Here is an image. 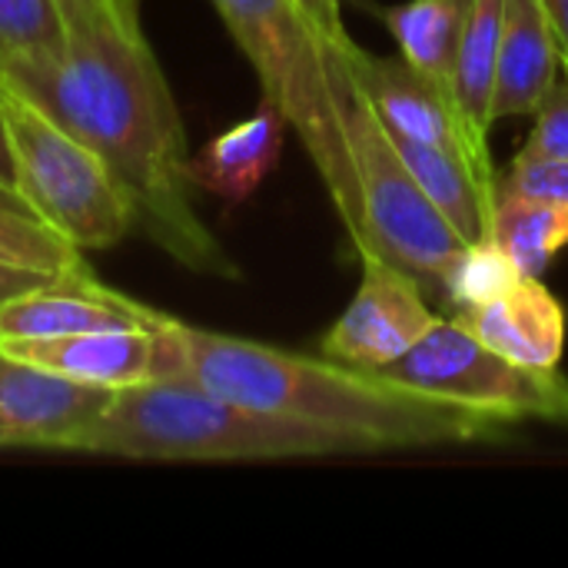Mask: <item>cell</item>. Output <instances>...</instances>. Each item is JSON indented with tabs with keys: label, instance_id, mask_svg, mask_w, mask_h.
<instances>
[{
	"label": "cell",
	"instance_id": "cell-1",
	"mask_svg": "<svg viewBox=\"0 0 568 568\" xmlns=\"http://www.w3.org/2000/svg\"><path fill=\"white\" fill-rule=\"evenodd\" d=\"M0 83L103 163L136 230L173 263L196 276H243L193 206L183 116L140 20L77 30L60 53L10 60L0 67Z\"/></svg>",
	"mask_w": 568,
	"mask_h": 568
},
{
	"label": "cell",
	"instance_id": "cell-2",
	"mask_svg": "<svg viewBox=\"0 0 568 568\" xmlns=\"http://www.w3.org/2000/svg\"><path fill=\"white\" fill-rule=\"evenodd\" d=\"M186 376L203 389L250 409L306 419L353 433L389 449L506 443L519 423L476 413L416 389H403L379 373L313 359L266 343L223 336L160 316L156 376Z\"/></svg>",
	"mask_w": 568,
	"mask_h": 568
},
{
	"label": "cell",
	"instance_id": "cell-3",
	"mask_svg": "<svg viewBox=\"0 0 568 568\" xmlns=\"http://www.w3.org/2000/svg\"><path fill=\"white\" fill-rule=\"evenodd\" d=\"M73 453L150 463H276L373 456L376 443L223 399L186 376L123 386L77 436Z\"/></svg>",
	"mask_w": 568,
	"mask_h": 568
},
{
	"label": "cell",
	"instance_id": "cell-4",
	"mask_svg": "<svg viewBox=\"0 0 568 568\" xmlns=\"http://www.w3.org/2000/svg\"><path fill=\"white\" fill-rule=\"evenodd\" d=\"M226 30L253 63L270 100L303 140L346 233L363 236L359 186L349 160L346 53L333 47L296 0H213Z\"/></svg>",
	"mask_w": 568,
	"mask_h": 568
},
{
	"label": "cell",
	"instance_id": "cell-5",
	"mask_svg": "<svg viewBox=\"0 0 568 568\" xmlns=\"http://www.w3.org/2000/svg\"><path fill=\"white\" fill-rule=\"evenodd\" d=\"M346 136L363 220V236L353 250H369L389 260L393 266L406 270L426 290V296L443 300V280L469 243L423 193L393 136L356 90H349Z\"/></svg>",
	"mask_w": 568,
	"mask_h": 568
},
{
	"label": "cell",
	"instance_id": "cell-6",
	"mask_svg": "<svg viewBox=\"0 0 568 568\" xmlns=\"http://www.w3.org/2000/svg\"><path fill=\"white\" fill-rule=\"evenodd\" d=\"M20 200L63 240L106 250L136 230L133 210L103 163L43 110L0 83Z\"/></svg>",
	"mask_w": 568,
	"mask_h": 568
},
{
	"label": "cell",
	"instance_id": "cell-7",
	"mask_svg": "<svg viewBox=\"0 0 568 568\" xmlns=\"http://www.w3.org/2000/svg\"><path fill=\"white\" fill-rule=\"evenodd\" d=\"M379 376L403 389L513 423L568 426L566 373L519 366L483 346L456 320H439L406 356L383 366Z\"/></svg>",
	"mask_w": 568,
	"mask_h": 568
},
{
	"label": "cell",
	"instance_id": "cell-8",
	"mask_svg": "<svg viewBox=\"0 0 568 568\" xmlns=\"http://www.w3.org/2000/svg\"><path fill=\"white\" fill-rule=\"evenodd\" d=\"M346 73L353 90L369 103L376 120L393 136L446 146L459 153L483 183H489L493 190L499 186L489 140L466 123L453 93L436 80H429L426 73H419L403 53L376 57L353 43L346 53Z\"/></svg>",
	"mask_w": 568,
	"mask_h": 568
},
{
	"label": "cell",
	"instance_id": "cell-9",
	"mask_svg": "<svg viewBox=\"0 0 568 568\" xmlns=\"http://www.w3.org/2000/svg\"><path fill=\"white\" fill-rule=\"evenodd\" d=\"M363 280L346 313L326 329L320 349L326 359L379 373L406 356L443 316L429 306L426 290L399 266L376 253H356Z\"/></svg>",
	"mask_w": 568,
	"mask_h": 568
},
{
	"label": "cell",
	"instance_id": "cell-10",
	"mask_svg": "<svg viewBox=\"0 0 568 568\" xmlns=\"http://www.w3.org/2000/svg\"><path fill=\"white\" fill-rule=\"evenodd\" d=\"M116 389L77 383L0 349V449H73Z\"/></svg>",
	"mask_w": 568,
	"mask_h": 568
},
{
	"label": "cell",
	"instance_id": "cell-11",
	"mask_svg": "<svg viewBox=\"0 0 568 568\" xmlns=\"http://www.w3.org/2000/svg\"><path fill=\"white\" fill-rule=\"evenodd\" d=\"M156 310L103 286L90 270L0 303V339H57L93 329L153 326Z\"/></svg>",
	"mask_w": 568,
	"mask_h": 568
},
{
	"label": "cell",
	"instance_id": "cell-12",
	"mask_svg": "<svg viewBox=\"0 0 568 568\" xmlns=\"http://www.w3.org/2000/svg\"><path fill=\"white\" fill-rule=\"evenodd\" d=\"M453 320L483 346L519 366L559 369L562 363L568 333L566 306L542 283V276H523L493 303L466 310Z\"/></svg>",
	"mask_w": 568,
	"mask_h": 568
},
{
	"label": "cell",
	"instance_id": "cell-13",
	"mask_svg": "<svg viewBox=\"0 0 568 568\" xmlns=\"http://www.w3.org/2000/svg\"><path fill=\"white\" fill-rule=\"evenodd\" d=\"M156 323L93 329L57 339H0V349L77 383L123 389L156 376Z\"/></svg>",
	"mask_w": 568,
	"mask_h": 568
},
{
	"label": "cell",
	"instance_id": "cell-14",
	"mask_svg": "<svg viewBox=\"0 0 568 568\" xmlns=\"http://www.w3.org/2000/svg\"><path fill=\"white\" fill-rule=\"evenodd\" d=\"M559 43L542 0H506L496 60L493 123L509 116H536L559 77Z\"/></svg>",
	"mask_w": 568,
	"mask_h": 568
},
{
	"label": "cell",
	"instance_id": "cell-15",
	"mask_svg": "<svg viewBox=\"0 0 568 568\" xmlns=\"http://www.w3.org/2000/svg\"><path fill=\"white\" fill-rule=\"evenodd\" d=\"M286 126V116L270 100H263L256 113L233 123L230 130L213 136L196 156H190V183L233 206L246 203L276 170Z\"/></svg>",
	"mask_w": 568,
	"mask_h": 568
},
{
	"label": "cell",
	"instance_id": "cell-16",
	"mask_svg": "<svg viewBox=\"0 0 568 568\" xmlns=\"http://www.w3.org/2000/svg\"><path fill=\"white\" fill-rule=\"evenodd\" d=\"M393 143L403 163L409 166V173L416 176V183L423 186V193L436 203V210L449 220V226L466 243H483L493 236L496 190L483 183L459 153L446 146L399 140V136H393Z\"/></svg>",
	"mask_w": 568,
	"mask_h": 568
},
{
	"label": "cell",
	"instance_id": "cell-17",
	"mask_svg": "<svg viewBox=\"0 0 568 568\" xmlns=\"http://www.w3.org/2000/svg\"><path fill=\"white\" fill-rule=\"evenodd\" d=\"M469 0H406L379 10L399 53L453 93V67Z\"/></svg>",
	"mask_w": 568,
	"mask_h": 568
},
{
	"label": "cell",
	"instance_id": "cell-18",
	"mask_svg": "<svg viewBox=\"0 0 568 568\" xmlns=\"http://www.w3.org/2000/svg\"><path fill=\"white\" fill-rule=\"evenodd\" d=\"M503 3L506 0H469V13L456 47L453 67V100L466 123L489 140L493 130V90L496 60L503 37Z\"/></svg>",
	"mask_w": 568,
	"mask_h": 568
},
{
	"label": "cell",
	"instance_id": "cell-19",
	"mask_svg": "<svg viewBox=\"0 0 568 568\" xmlns=\"http://www.w3.org/2000/svg\"><path fill=\"white\" fill-rule=\"evenodd\" d=\"M523 276H542L549 263L568 246V206L552 200L499 193L493 213V236Z\"/></svg>",
	"mask_w": 568,
	"mask_h": 568
},
{
	"label": "cell",
	"instance_id": "cell-20",
	"mask_svg": "<svg viewBox=\"0 0 568 568\" xmlns=\"http://www.w3.org/2000/svg\"><path fill=\"white\" fill-rule=\"evenodd\" d=\"M0 263L30 266L57 276L87 270L80 250L70 240H63L37 213L7 203H0Z\"/></svg>",
	"mask_w": 568,
	"mask_h": 568
},
{
	"label": "cell",
	"instance_id": "cell-21",
	"mask_svg": "<svg viewBox=\"0 0 568 568\" xmlns=\"http://www.w3.org/2000/svg\"><path fill=\"white\" fill-rule=\"evenodd\" d=\"M519 280H523V270L496 240L469 243L443 280V303H449V310L459 316L466 310L493 303L496 296L513 290Z\"/></svg>",
	"mask_w": 568,
	"mask_h": 568
},
{
	"label": "cell",
	"instance_id": "cell-22",
	"mask_svg": "<svg viewBox=\"0 0 568 568\" xmlns=\"http://www.w3.org/2000/svg\"><path fill=\"white\" fill-rule=\"evenodd\" d=\"M67 20L57 0H0V67L23 57L60 53Z\"/></svg>",
	"mask_w": 568,
	"mask_h": 568
},
{
	"label": "cell",
	"instance_id": "cell-23",
	"mask_svg": "<svg viewBox=\"0 0 568 568\" xmlns=\"http://www.w3.org/2000/svg\"><path fill=\"white\" fill-rule=\"evenodd\" d=\"M499 193H519V196L552 200V203L568 206V160L519 150V156L499 176L496 196Z\"/></svg>",
	"mask_w": 568,
	"mask_h": 568
},
{
	"label": "cell",
	"instance_id": "cell-24",
	"mask_svg": "<svg viewBox=\"0 0 568 568\" xmlns=\"http://www.w3.org/2000/svg\"><path fill=\"white\" fill-rule=\"evenodd\" d=\"M60 13L67 20V30H90L100 23H120V20H136V10L126 7L123 0H57Z\"/></svg>",
	"mask_w": 568,
	"mask_h": 568
},
{
	"label": "cell",
	"instance_id": "cell-25",
	"mask_svg": "<svg viewBox=\"0 0 568 568\" xmlns=\"http://www.w3.org/2000/svg\"><path fill=\"white\" fill-rule=\"evenodd\" d=\"M303 7V13L320 27V33L339 47V50H349L353 47V37L346 33V23H343V0H296Z\"/></svg>",
	"mask_w": 568,
	"mask_h": 568
},
{
	"label": "cell",
	"instance_id": "cell-26",
	"mask_svg": "<svg viewBox=\"0 0 568 568\" xmlns=\"http://www.w3.org/2000/svg\"><path fill=\"white\" fill-rule=\"evenodd\" d=\"M73 276V273H67ZM63 276L57 273H43V270H30V266H10V263H0V303L13 300V296H23L30 290H40L47 283H57Z\"/></svg>",
	"mask_w": 568,
	"mask_h": 568
},
{
	"label": "cell",
	"instance_id": "cell-27",
	"mask_svg": "<svg viewBox=\"0 0 568 568\" xmlns=\"http://www.w3.org/2000/svg\"><path fill=\"white\" fill-rule=\"evenodd\" d=\"M542 7L549 13L552 33H556V43H559V57H562V67L568 73V0H542Z\"/></svg>",
	"mask_w": 568,
	"mask_h": 568
},
{
	"label": "cell",
	"instance_id": "cell-28",
	"mask_svg": "<svg viewBox=\"0 0 568 568\" xmlns=\"http://www.w3.org/2000/svg\"><path fill=\"white\" fill-rule=\"evenodd\" d=\"M0 186H7L10 193H17V173H13V153H10V133H7L3 103H0Z\"/></svg>",
	"mask_w": 568,
	"mask_h": 568
},
{
	"label": "cell",
	"instance_id": "cell-29",
	"mask_svg": "<svg viewBox=\"0 0 568 568\" xmlns=\"http://www.w3.org/2000/svg\"><path fill=\"white\" fill-rule=\"evenodd\" d=\"M0 203H7V206H17V210H30V206H27V203H23L17 193H10L7 186H0ZM30 213H33V210H30Z\"/></svg>",
	"mask_w": 568,
	"mask_h": 568
},
{
	"label": "cell",
	"instance_id": "cell-30",
	"mask_svg": "<svg viewBox=\"0 0 568 568\" xmlns=\"http://www.w3.org/2000/svg\"><path fill=\"white\" fill-rule=\"evenodd\" d=\"M123 3H126V7H133V10H136V0H123Z\"/></svg>",
	"mask_w": 568,
	"mask_h": 568
}]
</instances>
